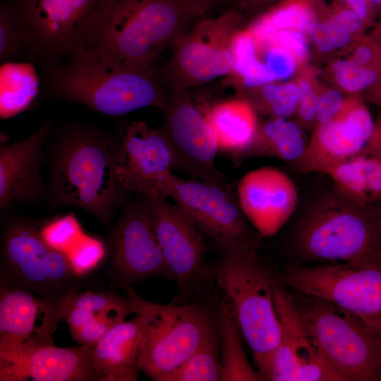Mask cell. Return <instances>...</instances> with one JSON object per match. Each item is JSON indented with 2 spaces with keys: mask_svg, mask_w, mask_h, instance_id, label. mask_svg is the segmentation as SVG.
<instances>
[{
  "mask_svg": "<svg viewBox=\"0 0 381 381\" xmlns=\"http://www.w3.org/2000/svg\"><path fill=\"white\" fill-rule=\"evenodd\" d=\"M47 193L57 207H76L109 225L130 198L118 180L121 140L92 126L73 123L51 138Z\"/></svg>",
  "mask_w": 381,
  "mask_h": 381,
  "instance_id": "6da1fadb",
  "label": "cell"
},
{
  "mask_svg": "<svg viewBox=\"0 0 381 381\" xmlns=\"http://www.w3.org/2000/svg\"><path fill=\"white\" fill-rule=\"evenodd\" d=\"M44 70L49 93L109 116L147 107L162 110L169 95L156 73L133 68L95 47Z\"/></svg>",
  "mask_w": 381,
  "mask_h": 381,
  "instance_id": "7a4b0ae2",
  "label": "cell"
},
{
  "mask_svg": "<svg viewBox=\"0 0 381 381\" xmlns=\"http://www.w3.org/2000/svg\"><path fill=\"white\" fill-rule=\"evenodd\" d=\"M295 246L304 261L381 267V203L355 205L332 188L306 210Z\"/></svg>",
  "mask_w": 381,
  "mask_h": 381,
  "instance_id": "3957f363",
  "label": "cell"
},
{
  "mask_svg": "<svg viewBox=\"0 0 381 381\" xmlns=\"http://www.w3.org/2000/svg\"><path fill=\"white\" fill-rule=\"evenodd\" d=\"M210 264L214 279L231 307L256 369L268 380L280 339L274 291L276 280L262 262L258 250L216 247Z\"/></svg>",
  "mask_w": 381,
  "mask_h": 381,
  "instance_id": "277c9868",
  "label": "cell"
},
{
  "mask_svg": "<svg viewBox=\"0 0 381 381\" xmlns=\"http://www.w3.org/2000/svg\"><path fill=\"white\" fill-rule=\"evenodd\" d=\"M195 18L173 0H111L91 47L128 66L156 73V61Z\"/></svg>",
  "mask_w": 381,
  "mask_h": 381,
  "instance_id": "5b68a950",
  "label": "cell"
},
{
  "mask_svg": "<svg viewBox=\"0 0 381 381\" xmlns=\"http://www.w3.org/2000/svg\"><path fill=\"white\" fill-rule=\"evenodd\" d=\"M142 329L140 370L155 381L172 377L217 327L216 313L200 303L159 304L125 289Z\"/></svg>",
  "mask_w": 381,
  "mask_h": 381,
  "instance_id": "8992f818",
  "label": "cell"
},
{
  "mask_svg": "<svg viewBox=\"0 0 381 381\" xmlns=\"http://www.w3.org/2000/svg\"><path fill=\"white\" fill-rule=\"evenodd\" d=\"M111 0H10L25 50L44 68L92 45Z\"/></svg>",
  "mask_w": 381,
  "mask_h": 381,
  "instance_id": "52a82bcc",
  "label": "cell"
},
{
  "mask_svg": "<svg viewBox=\"0 0 381 381\" xmlns=\"http://www.w3.org/2000/svg\"><path fill=\"white\" fill-rule=\"evenodd\" d=\"M297 313L341 381H381V334L338 306L291 293Z\"/></svg>",
  "mask_w": 381,
  "mask_h": 381,
  "instance_id": "ba28073f",
  "label": "cell"
},
{
  "mask_svg": "<svg viewBox=\"0 0 381 381\" xmlns=\"http://www.w3.org/2000/svg\"><path fill=\"white\" fill-rule=\"evenodd\" d=\"M37 223L11 219L2 236L1 274L49 301L64 303L79 291L81 277L73 272L66 253L49 246Z\"/></svg>",
  "mask_w": 381,
  "mask_h": 381,
  "instance_id": "9c48e42d",
  "label": "cell"
},
{
  "mask_svg": "<svg viewBox=\"0 0 381 381\" xmlns=\"http://www.w3.org/2000/svg\"><path fill=\"white\" fill-rule=\"evenodd\" d=\"M159 194L171 198L216 247L258 250L262 237L244 214L236 189L226 181L186 180L171 171Z\"/></svg>",
  "mask_w": 381,
  "mask_h": 381,
  "instance_id": "30bf717a",
  "label": "cell"
},
{
  "mask_svg": "<svg viewBox=\"0 0 381 381\" xmlns=\"http://www.w3.org/2000/svg\"><path fill=\"white\" fill-rule=\"evenodd\" d=\"M241 16L234 10L192 25L173 45V54L162 77L171 92L231 75L235 63L234 42L241 30Z\"/></svg>",
  "mask_w": 381,
  "mask_h": 381,
  "instance_id": "8fae6325",
  "label": "cell"
},
{
  "mask_svg": "<svg viewBox=\"0 0 381 381\" xmlns=\"http://www.w3.org/2000/svg\"><path fill=\"white\" fill-rule=\"evenodd\" d=\"M294 291L329 301L381 334V267L344 263L295 266L279 277Z\"/></svg>",
  "mask_w": 381,
  "mask_h": 381,
  "instance_id": "7c38bea8",
  "label": "cell"
},
{
  "mask_svg": "<svg viewBox=\"0 0 381 381\" xmlns=\"http://www.w3.org/2000/svg\"><path fill=\"white\" fill-rule=\"evenodd\" d=\"M145 195L169 279L182 297H189L202 282L210 279V264L205 260L206 237L176 203L155 192Z\"/></svg>",
  "mask_w": 381,
  "mask_h": 381,
  "instance_id": "4fadbf2b",
  "label": "cell"
},
{
  "mask_svg": "<svg viewBox=\"0 0 381 381\" xmlns=\"http://www.w3.org/2000/svg\"><path fill=\"white\" fill-rule=\"evenodd\" d=\"M64 302L46 299L1 274L0 364L54 344Z\"/></svg>",
  "mask_w": 381,
  "mask_h": 381,
  "instance_id": "5bb4252c",
  "label": "cell"
},
{
  "mask_svg": "<svg viewBox=\"0 0 381 381\" xmlns=\"http://www.w3.org/2000/svg\"><path fill=\"white\" fill-rule=\"evenodd\" d=\"M109 247L111 268L125 289L152 277L169 278L145 194L136 193L123 204Z\"/></svg>",
  "mask_w": 381,
  "mask_h": 381,
  "instance_id": "9a60e30c",
  "label": "cell"
},
{
  "mask_svg": "<svg viewBox=\"0 0 381 381\" xmlns=\"http://www.w3.org/2000/svg\"><path fill=\"white\" fill-rule=\"evenodd\" d=\"M162 111L164 123L161 128L172 149L176 169L192 179L225 182L224 175L215 164L219 152L216 136L188 91L171 92Z\"/></svg>",
  "mask_w": 381,
  "mask_h": 381,
  "instance_id": "2e32d148",
  "label": "cell"
},
{
  "mask_svg": "<svg viewBox=\"0 0 381 381\" xmlns=\"http://www.w3.org/2000/svg\"><path fill=\"white\" fill-rule=\"evenodd\" d=\"M274 298L280 339L268 380L341 381L303 324L291 293L276 282Z\"/></svg>",
  "mask_w": 381,
  "mask_h": 381,
  "instance_id": "e0dca14e",
  "label": "cell"
},
{
  "mask_svg": "<svg viewBox=\"0 0 381 381\" xmlns=\"http://www.w3.org/2000/svg\"><path fill=\"white\" fill-rule=\"evenodd\" d=\"M375 126L370 110L357 97L348 99L342 111L318 125L303 155L291 163L299 174L322 173L356 155L368 145Z\"/></svg>",
  "mask_w": 381,
  "mask_h": 381,
  "instance_id": "ac0fdd59",
  "label": "cell"
},
{
  "mask_svg": "<svg viewBox=\"0 0 381 381\" xmlns=\"http://www.w3.org/2000/svg\"><path fill=\"white\" fill-rule=\"evenodd\" d=\"M175 169L172 149L162 128L132 121L119 150L116 174L123 188L131 194L159 193L166 176Z\"/></svg>",
  "mask_w": 381,
  "mask_h": 381,
  "instance_id": "d6986e66",
  "label": "cell"
},
{
  "mask_svg": "<svg viewBox=\"0 0 381 381\" xmlns=\"http://www.w3.org/2000/svg\"><path fill=\"white\" fill-rule=\"evenodd\" d=\"M236 192L243 212L260 236L277 234L297 207V188L282 170L263 167L246 173Z\"/></svg>",
  "mask_w": 381,
  "mask_h": 381,
  "instance_id": "ffe728a7",
  "label": "cell"
},
{
  "mask_svg": "<svg viewBox=\"0 0 381 381\" xmlns=\"http://www.w3.org/2000/svg\"><path fill=\"white\" fill-rule=\"evenodd\" d=\"M48 121L28 138L0 149V208L13 200L35 203L47 195L40 174L44 159V143L51 129Z\"/></svg>",
  "mask_w": 381,
  "mask_h": 381,
  "instance_id": "44dd1931",
  "label": "cell"
},
{
  "mask_svg": "<svg viewBox=\"0 0 381 381\" xmlns=\"http://www.w3.org/2000/svg\"><path fill=\"white\" fill-rule=\"evenodd\" d=\"M92 349L93 345L58 347L54 344L35 349L0 364V380H100L94 366Z\"/></svg>",
  "mask_w": 381,
  "mask_h": 381,
  "instance_id": "7402d4cb",
  "label": "cell"
},
{
  "mask_svg": "<svg viewBox=\"0 0 381 381\" xmlns=\"http://www.w3.org/2000/svg\"><path fill=\"white\" fill-rule=\"evenodd\" d=\"M142 329L137 317L113 325L93 345L95 368L102 381L138 380Z\"/></svg>",
  "mask_w": 381,
  "mask_h": 381,
  "instance_id": "603a6c76",
  "label": "cell"
},
{
  "mask_svg": "<svg viewBox=\"0 0 381 381\" xmlns=\"http://www.w3.org/2000/svg\"><path fill=\"white\" fill-rule=\"evenodd\" d=\"M203 113L216 136L219 151L232 161L249 147L257 134V113L243 98L217 102Z\"/></svg>",
  "mask_w": 381,
  "mask_h": 381,
  "instance_id": "cb8c5ba5",
  "label": "cell"
},
{
  "mask_svg": "<svg viewBox=\"0 0 381 381\" xmlns=\"http://www.w3.org/2000/svg\"><path fill=\"white\" fill-rule=\"evenodd\" d=\"M325 174L331 179L334 190L349 202L361 206L381 203V158L365 148Z\"/></svg>",
  "mask_w": 381,
  "mask_h": 381,
  "instance_id": "d4e9b609",
  "label": "cell"
},
{
  "mask_svg": "<svg viewBox=\"0 0 381 381\" xmlns=\"http://www.w3.org/2000/svg\"><path fill=\"white\" fill-rule=\"evenodd\" d=\"M308 140L298 122L284 117H270L260 123L249 146L232 162L240 164L250 158L272 157L293 163L304 153Z\"/></svg>",
  "mask_w": 381,
  "mask_h": 381,
  "instance_id": "484cf974",
  "label": "cell"
},
{
  "mask_svg": "<svg viewBox=\"0 0 381 381\" xmlns=\"http://www.w3.org/2000/svg\"><path fill=\"white\" fill-rule=\"evenodd\" d=\"M220 344L222 381H261L263 377L248 361L239 325L226 299L219 301L217 310Z\"/></svg>",
  "mask_w": 381,
  "mask_h": 381,
  "instance_id": "4316f807",
  "label": "cell"
},
{
  "mask_svg": "<svg viewBox=\"0 0 381 381\" xmlns=\"http://www.w3.org/2000/svg\"><path fill=\"white\" fill-rule=\"evenodd\" d=\"M38 91L37 78L28 64H8L1 68L0 113L9 118L27 109Z\"/></svg>",
  "mask_w": 381,
  "mask_h": 381,
  "instance_id": "83f0119b",
  "label": "cell"
},
{
  "mask_svg": "<svg viewBox=\"0 0 381 381\" xmlns=\"http://www.w3.org/2000/svg\"><path fill=\"white\" fill-rule=\"evenodd\" d=\"M305 0H286L264 13L246 28L253 37H263L279 30L306 32L315 20L313 11Z\"/></svg>",
  "mask_w": 381,
  "mask_h": 381,
  "instance_id": "f1b7e54d",
  "label": "cell"
},
{
  "mask_svg": "<svg viewBox=\"0 0 381 381\" xmlns=\"http://www.w3.org/2000/svg\"><path fill=\"white\" fill-rule=\"evenodd\" d=\"M66 304L87 311L112 326L133 314L128 295L122 296L114 291H78L68 298Z\"/></svg>",
  "mask_w": 381,
  "mask_h": 381,
  "instance_id": "f546056e",
  "label": "cell"
},
{
  "mask_svg": "<svg viewBox=\"0 0 381 381\" xmlns=\"http://www.w3.org/2000/svg\"><path fill=\"white\" fill-rule=\"evenodd\" d=\"M171 381H222L218 325L183 363Z\"/></svg>",
  "mask_w": 381,
  "mask_h": 381,
  "instance_id": "4dcf8cb0",
  "label": "cell"
},
{
  "mask_svg": "<svg viewBox=\"0 0 381 381\" xmlns=\"http://www.w3.org/2000/svg\"><path fill=\"white\" fill-rule=\"evenodd\" d=\"M260 87L259 96L248 101L256 113L284 118L295 114L301 97L298 83L273 82Z\"/></svg>",
  "mask_w": 381,
  "mask_h": 381,
  "instance_id": "1f68e13d",
  "label": "cell"
},
{
  "mask_svg": "<svg viewBox=\"0 0 381 381\" xmlns=\"http://www.w3.org/2000/svg\"><path fill=\"white\" fill-rule=\"evenodd\" d=\"M337 85L350 93L367 91L381 80V69L365 66L352 59H338L332 65Z\"/></svg>",
  "mask_w": 381,
  "mask_h": 381,
  "instance_id": "d6a6232c",
  "label": "cell"
},
{
  "mask_svg": "<svg viewBox=\"0 0 381 381\" xmlns=\"http://www.w3.org/2000/svg\"><path fill=\"white\" fill-rule=\"evenodd\" d=\"M40 234L49 246L66 253L84 234L80 223L72 212L55 217L41 225Z\"/></svg>",
  "mask_w": 381,
  "mask_h": 381,
  "instance_id": "836d02e7",
  "label": "cell"
},
{
  "mask_svg": "<svg viewBox=\"0 0 381 381\" xmlns=\"http://www.w3.org/2000/svg\"><path fill=\"white\" fill-rule=\"evenodd\" d=\"M254 42L256 58L265 67L274 82L287 80L294 75L299 63L291 53L273 43Z\"/></svg>",
  "mask_w": 381,
  "mask_h": 381,
  "instance_id": "e575fe53",
  "label": "cell"
},
{
  "mask_svg": "<svg viewBox=\"0 0 381 381\" xmlns=\"http://www.w3.org/2000/svg\"><path fill=\"white\" fill-rule=\"evenodd\" d=\"M66 254L73 272L82 278L102 262L106 247L98 238L84 234Z\"/></svg>",
  "mask_w": 381,
  "mask_h": 381,
  "instance_id": "d590c367",
  "label": "cell"
},
{
  "mask_svg": "<svg viewBox=\"0 0 381 381\" xmlns=\"http://www.w3.org/2000/svg\"><path fill=\"white\" fill-rule=\"evenodd\" d=\"M308 41L320 52L328 53L347 46L352 35L329 18L312 22L306 31Z\"/></svg>",
  "mask_w": 381,
  "mask_h": 381,
  "instance_id": "8d00e7d4",
  "label": "cell"
},
{
  "mask_svg": "<svg viewBox=\"0 0 381 381\" xmlns=\"http://www.w3.org/2000/svg\"><path fill=\"white\" fill-rule=\"evenodd\" d=\"M23 37L11 15L8 4L0 8V60L6 61L25 49Z\"/></svg>",
  "mask_w": 381,
  "mask_h": 381,
  "instance_id": "74e56055",
  "label": "cell"
},
{
  "mask_svg": "<svg viewBox=\"0 0 381 381\" xmlns=\"http://www.w3.org/2000/svg\"><path fill=\"white\" fill-rule=\"evenodd\" d=\"M252 37L257 43L269 42L283 47L291 53L299 64L304 62L308 56V40L305 32L291 30H279L261 38Z\"/></svg>",
  "mask_w": 381,
  "mask_h": 381,
  "instance_id": "f35d334b",
  "label": "cell"
},
{
  "mask_svg": "<svg viewBox=\"0 0 381 381\" xmlns=\"http://www.w3.org/2000/svg\"><path fill=\"white\" fill-rule=\"evenodd\" d=\"M347 101L348 99H345L342 93L336 89L318 93L314 128L336 117L344 108Z\"/></svg>",
  "mask_w": 381,
  "mask_h": 381,
  "instance_id": "ab89813d",
  "label": "cell"
},
{
  "mask_svg": "<svg viewBox=\"0 0 381 381\" xmlns=\"http://www.w3.org/2000/svg\"><path fill=\"white\" fill-rule=\"evenodd\" d=\"M301 97L295 114L303 128H314L316 103L318 93L310 81L301 79L298 82Z\"/></svg>",
  "mask_w": 381,
  "mask_h": 381,
  "instance_id": "60d3db41",
  "label": "cell"
},
{
  "mask_svg": "<svg viewBox=\"0 0 381 381\" xmlns=\"http://www.w3.org/2000/svg\"><path fill=\"white\" fill-rule=\"evenodd\" d=\"M111 327L109 323L97 318L71 332V335L80 345H94Z\"/></svg>",
  "mask_w": 381,
  "mask_h": 381,
  "instance_id": "b9f144b4",
  "label": "cell"
},
{
  "mask_svg": "<svg viewBox=\"0 0 381 381\" xmlns=\"http://www.w3.org/2000/svg\"><path fill=\"white\" fill-rule=\"evenodd\" d=\"M327 18L352 35L361 32L366 27L360 16L345 5L333 11Z\"/></svg>",
  "mask_w": 381,
  "mask_h": 381,
  "instance_id": "7bdbcfd3",
  "label": "cell"
},
{
  "mask_svg": "<svg viewBox=\"0 0 381 381\" xmlns=\"http://www.w3.org/2000/svg\"><path fill=\"white\" fill-rule=\"evenodd\" d=\"M193 18L209 12L225 0H173Z\"/></svg>",
  "mask_w": 381,
  "mask_h": 381,
  "instance_id": "ee69618b",
  "label": "cell"
},
{
  "mask_svg": "<svg viewBox=\"0 0 381 381\" xmlns=\"http://www.w3.org/2000/svg\"><path fill=\"white\" fill-rule=\"evenodd\" d=\"M345 6L356 12L368 25L372 20L375 6L371 0H341Z\"/></svg>",
  "mask_w": 381,
  "mask_h": 381,
  "instance_id": "f6af8a7d",
  "label": "cell"
},
{
  "mask_svg": "<svg viewBox=\"0 0 381 381\" xmlns=\"http://www.w3.org/2000/svg\"><path fill=\"white\" fill-rule=\"evenodd\" d=\"M365 149L381 158V119L375 122L372 136Z\"/></svg>",
  "mask_w": 381,
  "mask_h": 381,
  "instance_id": "bcb514c9",
  "label": "cell"
},
{
  "mask_svg": "<svg viewBox=\"0 0 381 381\" xmlns=\"http://www.w3.org/2000/svg\"><path fill=\"white\" fill-rule=\"evenodd\" d=\"M241 6L248 10H257L276 2L277 0H238Z\"/></svg>",
  "mask_w": 381,
  "mask_h": 381,
  "instance_id": "7dc6e473",
  "label": "cell"
},
{
  "mask_svg": "<svg viewBox=\"0 0 381 381\" xmlns=\"http://www.w3.org/2000/svg\"><path fill=\"white\" fill-rule=\"evenodd\" d=\"M366 99L373 104L381 106V80L366 91Z\"/></svg>",
  "mask_w": 381,
  "mask_h": 381,
  "instance_id": "c3c4849f",
  "label": "cell"
},
{
  "mask_svg": "<svg viewBox=\"0 0 381 381\" xmlns=\"http://www.w3.org/2000/svg\"><path fill=\"white\" fill-rule=\"evenodd\" d=\"M373 35L381 40V21L377 25L375 30L373 33Z\"/></svg>",
  "mask_w": 381,
  "mask_h": 381,
  "instance_id": "681fc988",
  "label": "cell"
},
{
  "mask_svg": "<svg viewBox=\"0 0 381 381\" xmlns=\"http://www.w3.org/2000/svg\"><path fill=\"white\" fill-rule=\"evenodd\" d=\"M372 3L376 6H381V0H371Z\"/></svg>",
  "mask_w": 381,
  "mask_h": 381,
  "instance_id": "f907efd6",
  "label": "cell"
},
{
  "mask_svg": "<svg viewBox=\"0 0 381 381\" xmlns=\"http://www.w3.org/2000/svg\"><path fill=\"white\" fill-rule=\"evenodd\" d=\"M305 1H313V0H305Z\"/></svg>",
  "mask_w": 381,
  "mask_h": 381,
  "instance_id": "816d5d0a",
  "label": "cell"
}]
</instances>
